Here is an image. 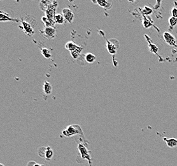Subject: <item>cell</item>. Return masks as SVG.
<instances>
[{"label": "cell", "instance_id": "6da1fadb", "mask_svg": "<svg viewBox=\"0 0 177 166\" xmlns=\"http://www.w3.org/2000/svg\"><path fill=\"white\" fill-rule=\"evenodd\" d=\"M38 154L40 157L44 158L47 160H50L52 159L54 156V151L50 146H42L38 150Z\"/></svg>", "mask_w": 177, "mask_h": 166}, {"label": "cell", "instance_id": "7a4b0ae2", "mask_svg": "<svg viewBox=\"0 0 177 166\" xmlns=\"http://www.w3.org/2000/svg\"><path fill=\"white\" fill-rule=\"evenodd\" d=\"M119 47V43L118 40L115 39L106 40V48L108 52L110 55L116 54Z\"/></svg>", "mask_w": 177, "mask_h": 166}, {"label": "cell", "instance_id": "3957f363", "mask_svg": "<svg viewBox=\"0 0 177 166\" xmlns=\"http://www.w3.org/2000/svg\"><path fill=\"white\" fill-rule=\"evenodd\" d=\"M78 150L81 155V157L83 160H87L90 166H92L91 156L90 155V152L87 149V148L83 144L80 143L78 145Z\"/></svg>", "mask_w": 177, "mask_h": 166}, {"label": "cell", "instance_id": "277c9868", "mask_svg": "<svg viewBox=\"0 0 177 166\" xmlns=\"http://www.w3.org/2000/svg\"><path fill=\"white\" fill-rule=\"evenodd\" d=\"M80 128V127L78 125H77V126L76 125H70L63 131L62 134L65 137L73 136L74 135L79 134L80 132H82L80 128L79 130H78V128Z\"/></svg>", "mask_w": 177, "mask_h": 166}, {"label": "cell", "instance_id": "5b68a950", "mask_svg": "<svg viewBox=\"0 0 177 166\" xmlns=\"http://www.w3.org/2000/svg\"><path fill=\"white\" fill-rule=\"evenodd\" d=\"M42 36L47 39H52L56 36V30L54 27L48 26L45 27V29L40 31Z\"/></svg>", "mask_w": 177, "mask_h": 166}, {"label": "cell", "instance_id": "8992f818", "mask_svg": "<svg viewBox=\"0 0 177 166\" xmlns=\"http://www.w3.org/2000/svg\"><path fill=\"white\" fill-rule=\"evenodd\" d=\"M57 5V3L56 1H53L52 3L49 6V7L47 8V10L45 12V16L50 21H54V18L56 14V7Z\"/></svg>", "mask_w": 177, "mask_h": 166}, {"label": "cell", "instance_id": "52a82bcc", "mask_svg": "<svg viewBox=\"0 0 177 166\" xmlns=\"http://www.w3.org/2000/svg\"><path fill=\"white\" fill-rule=\"evenodd\" d=\"M21 29L24 31V33L28 36H32L34 34L35 31L33 30V28L30 23L26 21H22V26H20Z\"/></svg>", "mask_w": 177, "mask_h": 166}, {"label": "cell", "instance_id": "ba28073f", "mask_svg": "<svg viewBox=\"0 0 177 166\" xmlns=\"http://www.w3.org/2000/svg\"><path fill=\"white\" fill-rule=\"evenodd\" d=\"M62 12L66 21H68L69 23H72L75 18V15L72 10L68 8H65L63 10Z\"/></svg>", "mask_w": 177, "mask_h": 166}, {"label": "cell", "instance_id": "9c48e42d", "mask_svg": "<svg viewBox=\"0 0 177 166\" xmlns=\"http://www.w3.org/2000/svg\"><path fill=\"white\" fill-rule=\"evenodd\" d=\"M163 37L165 42L167 43L168 45L171 46H176V39L175 37L170 33V32H164L163 34Z\"/></svg>", "mask_w": 177, "mask_h": 166}, {"label": "cell", "instance_id": "30bf717a", "mask_svg": "<svg viewBox=\"0 0 177 166\" xmlns=\"http://www.w3.org/2000/svg\"><path fill=\"white\" fill-rule=\"evenodd\" d=\"M163 140L166 142L167 146L171 148H174L177 146V139L175 138H167V137H163Z\"/></svg>", "mask_w": 177, "mask_h": 166}, {"label": "cell", "instance_id": "8fae6325", "mask_svg": "<svg viewBox=\"0 0 177 166\" xmlns=\"http://www.w3.org/2000/svg\"><path fill=\"white\" fill-rule=\"evenodd\" d=\"M0 21H1L2 22H6V21L19 22V19L12 18V17L8 16L6 14L3 12V11H1V12H0Z\"/></svg>", "mask_w": 177, "mask_h": 166}, {"label": "cell", "instance_id": "7c38bea8", "mask_svg": "<svg viewBox=\"0 0 177 166\" xmlns=\"http://www.w3.org/2000/svg\"><path fill=\"white\" fill-rule=\"evenodd\" d=\"M52 3V2H50V0H41L39 4V7L41 10L45 12Z\"/></svg>", "mask_w": 177, "mask_h": 166}, {"label": "cell", "instance_id": "4fadbf2b", "mask_svg": "<svg viewBox=\"0 0 177 166\" xmlns=\"http://www.w3.org/2000/svg\"><path fill=\"white\" fill-rule=\"evenodd\" d=\"M96 3L100 6L101 7H103L106 9H110L112 5V2H109L108 0H96Z\"/></svg>", "mask_w": 177, "mask_h": 166}, {"label": "cell", "instance_id": "5bb4252c", "mask_svg": "<svg viewBox=\"0 0 177 166\" xmlns=\"http://www.w3.org/2000/svg\"><path fill=\"white\" fill-rule=\"evenodd\" d=\"M43 91L44 93L47 95H49L52 93V86L50 83L48 81H45L43 86Z\"/></svg>", "mask_w": 177, "mask_h": 166}, {"label": "cell", "instance_id": "9a60e30c", "mask_svg": "<svg viewBox=\"0 0 177 166\" xmlns=\"http://www.w3.org/2000/svg\"><path fill=\"white\" fill-rule=\"evenodd\" d=\"M54 21L56 24H63L66 21L63 14H56L54 18Z\"/></svg>", "mask_w": 177, "mask_h": 166}, {"label": "cell", "instance_id": "2e32d148", "mask_svg": "<svg viewBox=\"0 0 177 166\" xmlns=\"http://www.w3.org/2000/svg\"><path fill=\"white\" fill-rule=\"evenodd\" d=\"M79 47H80V46H77V44H75V43L73 42H71V41L67 42L66 46H65L66 49L67 50L70 51V52L76 50L77 49H78Z\"/></svg>", "mask_w": 177, "mask_h": 166}, {"label": "cell", "instance_id": "e0dca14e", "mask_svg": "<svg viewBox=\"0 0 177 166\" xmlns=\"http://www.w3.org/2000/svg\"><path fill=\"white\" fill-rule=\"evenodd\" d=\"M96 59L95 55L92 53H87L85 56V60L88 63H93Z\"/></svg>", "mask_w": 177, "mask_h": 166}, {"label": "cell", "instance_id": "ac0fdd59", "mask_svg": "<svg viewBox=\"0 0 177 166\" xmlns=\"http://www.w3.org/2000/svg\"><path fill=\"white\" fill-rule=\"evenodd\" d=\"M82 51V47H79L78 49H77L76 50L70 52L71 56L73 57V59H77L79 57Z\"/></svg>", "mask_w": 177, "mask_h": 166}, {"label": "cell", "instance_id": "d6986e66", "mask_svg": "<svg viewBox=\"0 0 177 166\" xmlns=\"http://www.w3.org/2000/svg\"><path fill=\"white\" fill-rule=\"evenodd\" d=\"M41 52L42 55H43L46 59H50V58L52 57V55H51V53H50V51L47 48L41 49Z\"/></svg>", "mask_w": 177, "mask_h": 166}, {"label": "cell", "instance_id": "ffe728a7", "mask_svg": "<svg viewBox=\"0 0 177 166\" xmlns=\"http://www.w3.org/2000/svg\"><path fill=\"white\" fill-rule=\"evenodd\" d=\"M169 24L171 27H174L177 24V18L175 17H171L169 19Z\"/></svg>", "mask_w": 177, "mask_h": 166}, {"label": "cell", "instance_id": "44dd1931", "mask_svg": "<svg viewBox=\"0 0 177 166\" xmlns=\"http://www.w3.org/2000/svg\"><path fill=\"white\" fill-rule=\"evenodd\" d=\"M143 14L144 15H150L152 13V8H150V7H148V6H145L144 8H143V10H142Z\"/></svg>", "mask_w": 177, "mask_h": 166}, {"label": "cell", "instance_id": "7402d4cb", "mask_svg": "<svg viewBox=\"0 0 177 166\" xmlns=\"http://www.w3.org/2000/svg\"><path fill=\"white\" fill-rule=\"evenodd\" d=\"M143 25L145 28H148L151 27L152 24L150 22H149L146 18H144V20H143Z\"/></svg>", "mask_w": 177, "mask_h": 166}, {"label": "cell", "instance_id": "603a6c76", "mask_svg": "<svg viewBox=\"0 0 177 166\" xmlns=\"http://www.w3.org/2000/svg\"><path fill=\"white\" fill-rule=\"evenodd\" d=\"M27 166H45V165L39 164L35 162V161H30L28 163Z\"/></svg>", "mask_w": 177, "mask_h": 166}, {"label": "cell", "instance_id": "cb8c5ba5", "mask_svg": "<svg viewBox=\"0 0 177 166\" xmlns=\"http://www.w3.org/2000/svg\"><path fill=\"white\" fill-rule=\"evenodd\" d=\"M171 14L173 17H176L177 18V8L176 7H173L171 10Z\"/></svg>", "mask_w": 177, "mask_h": 166}, {"label": "cell", "instance_id": "d4e9b609", "mask_svg": "<svg viewBox=\"0 0 177 166\" xmlns=\"http://www.w3.org/2000/svg\"><path fill=\"white\" fill-rule=\"evenodd\" d=\"M150 50H151L152 52H154V53H157V52L158 51V48L154 49V47H156V46L154 44H153V43H152V44L150 46Z\"/></svg>", "mask_w": 177, "mask_h": 166}, {"label": "cell", "instance_id": "484cf974", "mask_svg": "<svg viewBox=\"0 0 177 166\" xmlns=\"http://www.w3.org/2000/svg\"><path fill=\"white\" fill-rule=\"evenodd\" d=\"M156 1H157V3L154 6V8L155 9H158V8L160 7V6H161V5L162 0H156Z\"/></svg>", "mask_w": 177, "mask_h": 166}, {"label": "cell", "instance_id": "4316f807", "mask_svg": "<svg viewBox=\"0 0 177 166\" xmlns=\"http://www.w3.org/2000/svg\"><path fill=\"white\" fill-rule=\"evenodd\" d=\"M128 1H129V2H134V1H135V0H128Z\"/></svg>", "mask_w": 177, "mask_h": 166}, {"label": "cell", "instance_id": "83f0119b", "mask_svg": "<svg viewBox=\"0 0 177 166\" xmlns=\"http://www.w3.org/2000/svg\"><path fill=\"white\" fill-rule=\"evenodd\" d=\"M0 166H5V165L3 164H0Z\"/></svg>", "mask_w": 177, "mask_h": 166}, {"label": "cell", "instance_id": "f1b7e54d", "mask_svg": "<svg viewBox=\"0 0 177 166\" xmlns=\"http://www.w3.org/2000/svg\"><path fill=\"white\" fill-rule=\"evenodd\" d=\"M70 1H73V0H70Z\"/></svg>", "mask_w": 177, "mask_h": 166}]
</instances>
